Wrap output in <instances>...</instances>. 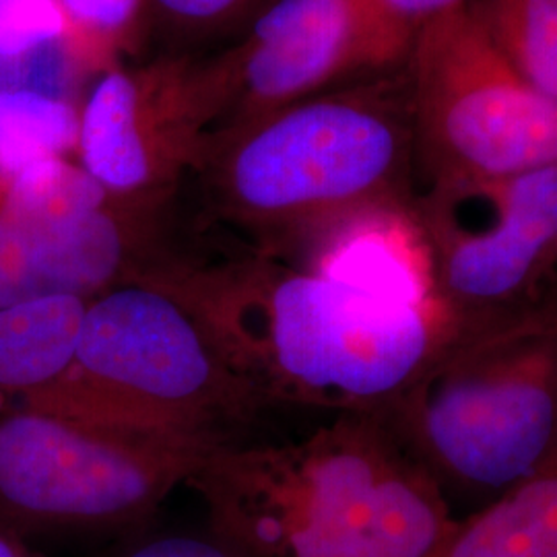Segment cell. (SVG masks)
<instances>
[{"mask_svg": "<svg viewBox=\"0 0 557 557\" xmlns=\"http://www.w3.org/2000/svg\"><path fill=\"white\" fill-rule=\"evenodd\" d=\"M160 269L269 409L380 413L457 333L442 308L379 298L250 250L223 259L176 250Z\"/></svg>", "mask_w": 557, "mask_h": 557, "instance_id": "cell-1", "label": "cell"}, {"mask_svg": "<svg viewBox=\"0 0 557 557\" xmlns=\"http://www.w3.org/2000/svg\"><path fill=\"white\" fill-rule=\"evenodd\" d=\"M188 485L209 524L255 557H438L458 520L382 413L223 448Z\"/></svg>", "mask_w": 557, "mask_h": 557, "instance_id": "cell-2", "label": "cell"}, {"mask_svg": "<svg viewBox=\"0 0 557 557\" xmlns=\"http://www.w3.org/2000/svg\"><path fill=\"white\" fill-rule=\"evenodd\" d=\"M193 174L211 220L285 262L354 213L413 202L405 64L213 135Z\"/></svg>", "mask_w": 557, "mask_h": 557, "instance_id": "cell-3", "label": "cell"}, {"mask_svg": "<svg viewBox=\"0 0 557 557\" xmlns=\"http://www.w3.org/2000/svg\"><path fill=\"white\" fill-rule=\"evenodd\" d=\"M163 262V260H161ZM161 262L89 299L66 374L15 405L209 457L246 444L269 407Z\"/></svg>", "mask_w": 557, "mask_h": 557, "instance_id": "cell-4", "label": "cell"}, {"mask_svg": "<svg viewBox=\"0 0 557 557\" xmlns=\"http://www.w3.org/2000/svg\"><path fill=\"white\" fill-rule=\"evenodd\" d=\"M457 518L557 455V301L457 331L380 411Z\"/></svg>", "mask_w": 557, "mask_h": 557, "instance_id": "cell-5", "label": "cell"}, {"mask_svg": "<svg viewBox=\"0 0 557 557\" xmlns=\"http://www.w3.org/2000/svg\"><path fill=\"white\" fill-rule=\"evenodd\" d=\"M405 73L425 184L556 168V106L518 75L467 4L419 27Z\"/></svg>", "mask_w": 557, "mask_h": 557, "instance_id": "cell-6", "label": "cell"}, {"mask_svg": "<svg viewBox=\"0 0 557 557\" xmlns=\"http://www.w3.org/2000/svg\"><path fill=\"white\" fill-rule=\"evenodd\" d=\"M199 453L25 405H0V527L101 531L151 517Z\"/></svg>", "mask_w": 557, "mask_h": 557, "instance_id": "cell-7", "label": "cell"}, {"mask_svg": "<svg viewBox=\"0 0 557 557\" xmlns=\"http://www.w3.org/2000/svg\"><path fill=\"white\" fill-rule=\"evenodd\" d=\"M413 211L434 292L457 331L557 301V165L496 178L428 182Z\"/></svg>", "mask_w": 557, "mask_h": 557, "instance_id": "cell-8", "label": "cell"}, {"mask_svg": "<svg viewBox=\"0 0 557 557\" xmlns=\"http://www.w3.org/2000/svg\"><path fill=\"white\" fill-rule=\"evenodd\" d=\"M172 202L116 199L71 158L27 168L0 202V308L145 275L174 252Z\"/></svg>", "mask_w": 557, "mask_h": 557, "instance_id": "cell-9", "label": "cell"}, {"mask_svg": "<svg viewBox=\"0 0 557 557\" xmlns=\"http://www.w3.org/2000/svg\"><path fill=\"white\" fill-rule=\"evenodd\" d=\"M225 110L220 59L190 54L100 73L79 106L75 160L124 200L174 199Z\"/></svg>", "mask_w": 557, "mask_h": 557, "instance_id": "cell-10", "label": "cell"}, {"mask_svg": "<svg viewBox=\"0 0 557 557\" xmlns=\"http://www.w3.org/2000/svg\"><path fill=\"white\" fill-rule=\"evenodd\" d=\"M411 41L380 0H273L232 50L218 54L225 110L213 135L331 91L338 83L397 69Z\"/></svg>", "mask_w": 557, "mask_h": 557, "instance_id": "cell-11", "label": "cell"}, {"mask_svg": "<svg viewBox=\"0 0 557 557\" xmlns=\"http://www.w3.org/2000/svg\"><path fill=\"white\" fill-rule=\"evenodd\" d=\"M292 264L405 306L442 308L413 202L372 207L329 225Z\"/></svg>", "mask_w": 557, "mask_h": 557, "instance_id": "cell-12", "label": "cell"}, {"mask_svg": "<svg viewBox=\"0 0 557 557\" xmlns=\"http://www.w3.org/2000/svg\"><path fill=\"white\" fill-rule=\"evenodd\" d=\"M89 299L59 294L0 308V405L34 397L66 374Z\"/></svg>", "mask_w": 557, "mask_h": 557, "instance_id": "cell-13", "label": "cell"}, {"mask_svg": "<svg viewBox=\"0 0 557 557\" xmlns=\"http://www.w3.org/2000/svg\"><path fill=\"white\" fill-rule=\"evenodd\" d=\"M438 557H557V455L504 496L458 518Z\"/></svg>", "mask_w": 557, "mask_h": 557, "instance_id": "cell-14", "label": "cell"}, {"mask_svg": "<svg viewBox=\"0 0 557 557\" xmlns=\"http://www.w3.org/2000/svg\"><path fill=\"white\" fill-rule=\"evenodd\" d=\"M79 106L32 87L0 89V199L11 182L41 161L75 160Z\"/></svg>", "mask_w": 557, "mask_h": 557, "instance_id": "cell-15", "label": "cell"}, {"mask_svg": "<svg viewBox=\"0 0 557 557\" xmlns=\"http://www.w3.org/2000/svg\"><path fill=\"white\" fill-rule=\"evenodd\" d=\"M467 7L518 75L557 108V0H471Z\"/></svg>", "mask_w": 557, "mask_h": 557, "instance_id": "cell-16", "label": "cell"}, {"mask_svg": "<svg viewBox=\"0 0 557 557\" xmlns=\"http://www.w3.org/2000/svg\"><path fill=\"white\" fill-rule=\"evenodd\" d=\"M66 20L64 48L94 71L119 66L137 50L151 15L149 0H59Z\"/></svg>", "mask_w": 557, "mask_h": 557, "instance_id": "cell-17", "label": "cell"}, {"mask_svg": "<svg viewBox=\"0 0 557 557\" xmlns=\"http://www.w3.org/2000/svg\"><path fill=\"white\" fill-rule=\"evenodd\" d=\"M66 20L59 0H0V62L32 59L62 46Z\"/></svg>", "mask_w": 557, "mask_h": 557, "instance_id": "cell-18", "label": "cell"}, {"mask_svg": "<svg viewBox=\"0 0 557 557\" xmlns=\"http://www.w3.org/2000/svg\"><path fill=\"white\" fill-rule=\"evenodd\" d=\"M273 0H149L151 15L186 38H213L248 25Z\"/></svg>", "mask_w": 557, "mask_h": 557, "instance_id": "cell-19", "label": "cell"}, {"mask_svg": "<svg viewBox=\"0 0 557 557\" xmlns=\"http://www.w3.org/2000/svg\"><path fill=\"white\" fill-rule=\"evenodd\" d=\"M112 557H255L211 524L205 531L143 539Z\"/></svg>", "mask_w": 557, "mask_h": 557, "instance_id": "cell-20", "label": "cell"}, {"mask_svg": "<svg viewBox=\"0 0 557 557\" xmlns=\"http://www.w3.org/2000/svg\"><path fill=\"white\" fill-rule=\"evenodd\" d=\"M386 13L403 25L411 36H416L419 27L442 13L457 9L460 4H469L471 0H380Z\"/></svg>", "mask_w": 557, "mask_h": 557, "instance_id": "cell-21", "label": "cell"}, {"mask_svg": "<svg viewBox=\"0 0 557 557\" xmlns=\"http://www.w3.org/2000/svg\"><path fill=\"white\" fill-rule=\"evenodd\" d=\"M0 557H38L27 545L25 539L0 527Z\"/></svg>", "mask_w": 557, "mask_h": 557, "instance_id": "cell-22", "label": "cell"}, {"mask_svg": "<svg viewBox=\"0 0 557 557\" xmlns=\"http://www.w3.org/2000/svg\"><path fill=\"white\" fill-rule=\"evenodd\" d=\"M556 298H557V287H556Z\"/></svg>", "mask_w": 557, "mask_h": 557, "instance_id": "cell-23", "label": "cell"}]
</instances>
